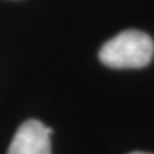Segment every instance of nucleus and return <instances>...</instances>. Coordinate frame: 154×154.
<instances>
[{
	"mask_svg": "<svg viewBox=\"0 0 154 154\" xmlns=\"http://www.w3.org/2000/svg\"><path fill=\"white\" fill-rule=\"evenodd\" d=\"M129 154H151V152H140V151H135V152H129Z\"/></svg>",
	"mask_w": 154,
	"mask_h": 154,
	"instance_id": "7ed1b4c3",
	"label": "nucleus"
},
{
	"mask_svg": "<svg viewBox=\"0 0 154 154\" xmlns=\"http://www.w3.org/2000/svg\"><path fill=\"white\" fill-rule=\"evenodd\" d=\"M152 55L154 43L148 35L138 30H124L101 47L99 60L109 68L137 69L149 65Z\"/></svg>",
	"mask_w": 154,
	"mask_h": 154,
	"instance_id": "f257e3e1",
	"label": "nucleus"
},
{
	"mask_svg": "<svg viewBox=\"0 0 154 154\" xmlns=\"http://www.w3.org/2000/svg\"><path fill=\"white\" fill-rule=\"evenodd\" d=\"M52 129L38 120H29L20 124L8 148V154H52Z\"/></svg>",
	"mask_w": 154,
	"mask_h": 154,
	"instance_id": "f03ea898",
	"label": "nucleus"
}]
</instances>
